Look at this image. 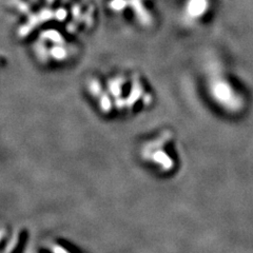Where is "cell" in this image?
I'll return each instance as SVG.
<instances>
[{
    "mask_svg": "<svg viewBox=\"0 0 253 253\" xmlns=\"http://www.w3.org/2000/svg\"><path fill=\"white\" fill-rule=\"evenodd\" d=\"M30 253H84L75 244L61 237H49L39 241Z\"/></svg>",
    "mask_w": 253,
    "mask_h": 253,
    "instance_id": "2",
    "label": "cell"
},
{
    "mask_svg": "<svg viewBox=\"0 0 253 253\" xmlns=\"http://www.w3.org/2000/svg\"><path fill=\"white\" fill-rule=\"evenodd\" d=\"M140 163L155 175L168 178L175 175L181 161L173 134L164 130L140 142L137 150Z\"/></svg>",
    "mask_w": 253,
    "mask_h": 253,
    "instance_id": "1",
    "label": "cell"
},
{
    "mask_svg": "<svg viewBox=\"0 0 253 253\" xmlns=\"http://www.w3.org/2000/svg\"><path fill=\"white\" fill-rule=\"evenodd\" d=\"M29 233L26 228H20L9 235H3V253H26Z\"/></svg>",
    "mask_w": 253,
    "mask_h": 253,
    "instance_id": "3",
    "label": "cell"
}]
</instances>
